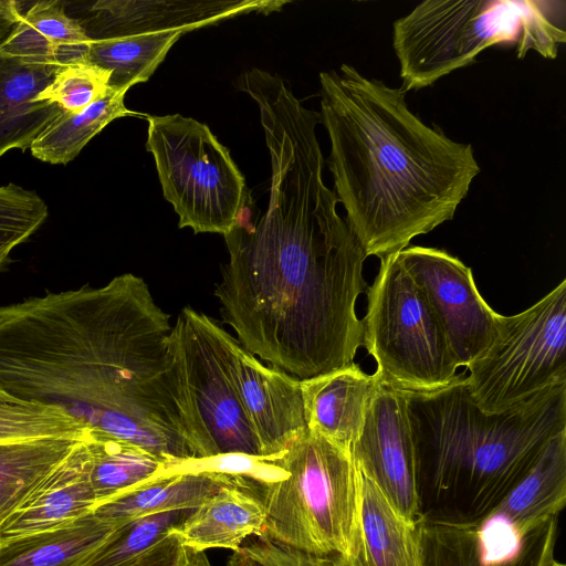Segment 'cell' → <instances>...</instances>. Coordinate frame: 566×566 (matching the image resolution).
Listing matches in <instances>:
<instances>
[{"mask_svg": "<svg viewBox=\"0 0 566 566\" xmlns=\"http://www.w3.org/2000/svg\"><path fill=\"white\" fill-rule=\"evenodd\" d=\"M363 346L376 361L380 385L428 395L458 381V366L424 291L396 252L380 260L366 290Z\"/></svg>", "mask_w": 566, "mask_h": 566, "instance_id": "cell-7", "label": "cell"}, {"mask_svg": "<svg viewBox=\"0 0 566 566\" xmlns=\"http://www.w3.org/2000/svg\"><path fill=\"white\" fill-rule=\"evenodd\" d=\"M227 566H347L340 555L318 556L303 553L264 537L233 552Z\"/></svg>", "mask_w": 566, "mask_h": 566, "instance_id": "cell-32", "label": "cell"}, {"mask_svg": "<svg viewBox=\"0 0 566 566\" xmlns=\"http://www.w3.org/2000/svg\"><path fill=\"white\" fill-rule=\"evenodd\" d=\"M398 253L424 291L457 366L468 367L493 342L500 314L481 296L471 268L446 250L408 245Z\"/></svg>", "mask_w": 566, "mask_h": 566, "instance_id": "cell-12", "label": "cell"}, {"mask_svg": "<svg viewBox=\"0 0 566 566\" xmlns=\"http://www.w3.org/2000/svg\"><path fill=\"white\" fill-rule=\"evenodd\" d=\"M125 94L126 91L111 88L103 98L80 113L64 111L33 142L30 147L32 156L41 161L65 165L112 120L125 116H142L125 106Z\"/></svg>", "mask_w": 566, "mask_h": 566, "instance_id": "cell-27", "label": "cell"}, {"mask_svg": "<svg viewBox=\"0 0 566 566\" xmlns=\"http://www.w3.org/2000/svg\"><path fill=\"white\" fill-rule=\"evenodd\" d=\"M334 193L366 256L380 260L452 220L480 174L471 144L418 117L401 87L342 64L322 72Z\"/></svg>", "mask_w": 566, "mask_h": 566, "instance_id": "cell-3", "label": "cell"}, {"mask_svg": "<svg viewBox=\"0 0 566 566\" xmlns=\"http://www.w3.org/2000/svg\"><path fill=\"white\" fill-rule=\"evenodd\" d=\"M216 319L185 306L169 335L177 401L195 460L262 459L261 447L227 369Z\"/></svg>", "mask_w": 566, "mask_h": 566, "instance_id": "cell-9", "label": "cell"}, {"mask_svg": "<svg viewBox=\"0 0 566 566\" xmlns=\"http://www.w3.org/2000/svg\"><path fill=\"white\" fill-rule=\"evenodd\" d=\"M350 455L397 513L416 525V461L407 394L380 385Z\"/></svg>", "mask_w": 566, "mask_h": 566, "instance_id": "cell-15", "label": "cell"}, {"mask_svg": "<svg viewBox=\"0 0 566 566\" xmlns=\"http://www.w3.org/2000/svg\"><path fill=\"white\" fill-rule=\"evenodd\" d=\"M87 427L63 409L13 398L0 390V442L46 437L82 438Z\"/></svg>", "mask_w": 566, "mask_h": 566, "instance_id": "cell-29", "label": "cell"}, {"mask_svg": "<svg viewBox=\"0 0 566 566\" xmlns=\"http://www.w3.org/2000/svg\"><path fill=\"white\" fill-rule=\"evenodd\" d=\"M191 510L159 512L119 525L78 566H126L178 526Z\"/></svg>", "mask_w": 566, "mask_h": 566, "instance_id": "cell-28", "label": "cell"}, {"mask_svg": "<svg viewBox=\"0 0 566 566\" xmlns=\"http://www.w3.org/2000/svg\"><path fill=\"white\" fill-rule=\"evenodd\" d=\"M45 201L33 190L15 184L0 186V272L11 253L45 222Z\"/></svg>", "mask_w": 566, "mask_h": 566, "instance_id": "cell-30", "label": "cell"}, {"mask_svg": "<svg viewBox=\"0 0 566 566\" xmlns=\"http://www.w3.org/2000/svg\"><path fill=\"white\" fill-rule=\"evenodd\" d=\"M169 318L132 273L0 305V390L171 463L192 461Z\"/></svg>", "mask_w": 566, "mask_h": 566, "instance_id": "cell-2", "label": "cell"}, {"mask_svg": "<svg viewBox=\"0 0 566 566\" xmlns=\"http://www.w3.org/2000/svg\"><path fill=\"white\" fill-rule=\"evenodd\" d=\"M271 159L268 208L248 190L224 234L229 261L214 295L239 343L303 380L352 365L363 346L356 313L366 254L323 178L319 113L289 88L260 94Z\"/></svg>", "mask_w": 566, "mask_h": 566, "instance_id": "cell-1", "label": "cell"}, {"mask_svg": "<svg viewBox=\"0 0 566 566\" xmlns=\"http://www.w3.org/2000/svg\"><path fill=\"white\" fill-rule=\"evenodd\" d=\"M214 333L262 459L277 458L307 431L301 380L264 365L217 321Z\"/></svg>", "mask_w": 566, "mask_h": 566, "instance_id": "cell-14", "label": "cell"}, {"mask_svg": "<svg viewBox=\"0 0 566 566\" xmlns=\"http://www.w3.org/2000/svg\"><path fill=\"white\" fill-rule=\"evenodd\" d=\"M548 566H565V564H563L556 559H553V562Z\"/></svg>", "mask_w": 566, "mask_h": 566, "instance_id": "cell-35", "label": "cell"}, {"mask_svg": "<svg viewBox=\"0 0 566 566\" xmlns=\"http://www.w3.org/2000/svg\"><path fill=\"white\" fill-rule=\"evenodd\" d=\"M407 397L418 520L454 525L485 521L546 442L566 430V385L496 415L473 403L464 377L437 392Z\"/></svg>", "mask_w": 566, "mask_h": 566, "instance_id": "cell-4", "label": "cell"}, {"mask_svg": "<svg viewBox=\"0 0 566 566\" xmlns=\"http://www.w3.org/2000/svg\"><path fill=\"white\" fill-rule=\"evenodd\" d=\"M21 3L11 0H0V43L7 39L21 20L23 12Z\"/></svg>", "mask_w": 566, "mask_h": 566, "instance_id": "cell-34", "label": "cell"}, {"mask_svg": "<svg viewBox=\"0 0 566 566\" xmlns=\"http://www.w3.org/2000/svg\"><path fill=\"white\" fill-rule=\"evenodd\" d=\"M85 443L90 453V481L97 505L165 475L178 464L101 432L88 430Z\"/></svg>", "mask_w": 566, "mask_h": 566, "instance_id": "cell-25", "label": "cell"}, {"mask_svg": "<svg viewBox=\"0 0 566 566\" xmlns=\"http://www.w3.org/2000/svg\"><path fill=\"white\" fill-rule=\"evenodd\" d=\"M85 438L1 523L0 542L59 527L93 512L97 502Z\"/></svg>", "mask_w": 566, "mask_h": 566, "instance_id": "cell-17", "label": "cell"}, {"mask_svg": "<svg viewBox=\"0 0 566 566\" xmlns=\"http://www.w3.org/2000/svg\"><path fill=\"white\" fill-rule=\"evenodd\" d=\"M67 64L0 53V157L8 150L22 151L64 109L52 102H39V94Z\"/></svg>", "mask_w": 566, "mask_h": 566, "instance_id": "cell-16", "label": "cell"}, {"mask_svg": "<svg viewBox=\"0 0 566 566\" xmlns=\"http://www.w3.org/2000/svg\"><path fill=\"white\" fill-rule=\"evenodd\" d=\"M283 0H103L75 19L90 39L84 62L111 73L109 87L128 91L149 80L187 32L247 13L268 14Z\"/></svg>", "mask_w": 566, "mask_h": 566, "instance_id": "cell-8", "label": "cell"}, {"mask_svg": "<svg viewBox=\"0 0 566 566\" xmlns=\"http://www.w3.org/2000/svg\"><path fill=\"white\" fill-rule=\"evenodd\" d=\"M146 148L154 156L164 197L179 228L227 234L248 192L228 148L210 128L180 114L147 116Z\"/></svg>", "mask_w": 566, "mask_h": 566, "instance_id": "cell-11", "label": "cell"}, {"mask_svg": "<svg viewBox=\"0 0 566 566\" xmlns=\"http://www.w3.org/2000/svg\"><path fill=\"white\" fill-rule=\"evenodd\" d=\"M565 1L426 0L392 28L401 88L419 91L495 45L555 59L565 43Z\"/></svg>", "mask_w": 566, "mask_h": 566, "instance_id": "cell-5", "label": "cell"}, {"mask_svg": "<svg viewBox=\"0 0 566 566\" xmlns=\"http://www.w3.org/2000/svg\"><path fill=\"white\" fill-rule=\"evenodd\" d=\"M85 437L0 442V525Z\"/></svg>", "mask_w": 566, "mask_h": 566, "instance_id": "cell-26", "label": "cell"}, {"mask_svg": "<svg viewBox=\"0 0 566 566\" xmlns=\"http://www.w3.org/2000/svg\"><path fill=\"white\" fill-rule=\"evenodd\" d=\"M379 387L356 363L301 380L307 429L350 451Z\"/></svg>", "mask_w": 566, "mask_h": 566, "instance_id": "cell-18", "label": "cell"}, {"mask_svg": "<svg viewBox=\"0 0 566 566\" xmlns=\"http://www.w3.org/2000/svg\"><path fill=\"white\" fill-rule=\"evenodd\" d=\"M467 368L469 396L488 415L566 385V280L527 310L500 314L493 342Z\"/></svg>", "mask_w": 566, "mask_h": 566, "instance_id": "cell-10", "label": "cell"}, {"mask_svg": "<svg viewBox=\"0 0 566 566\" xmlns=\"http://www.w3.org/2000/svg\"><path fill=\"white\" fill-rule=\"evenodd\" d=\"M356 468V467H355ZM357 503L344 559L347 566H419L415 526L356 468Z\"/></svg>", "mask_w": 566, "mask_h": 566, "instance_id": "cell-19", "label": "cell"}, {"mask_svg": "<svg viewBox=\"0 0 566 566\" xmlns=\"http://www.w3.org/2000/svg\"><path fill=\"white\" fill-rule=\"evenodd\" d=\"M126 566H212L205 552L181 543L169 532Z\"/></svg>", "mask_w": 566, "mask_h": 566, "instance_id": "cell-33", "label": "cell"}, {"mask_svg": "<svg viewBox=\"0 0 566 566\" xmlns=\"http://www.w3.org/2000/svg\"><path fill=\"white\" fill-rule=\"evenodd\" d=\"M566 503V430L552 437L536 461L492 515H501L520 533L552 516Z\"/></svg>", "mask_w": 566, "mask_h": 566, "instance_id": "cell-22", "label": "cell"}, {"mask_svg": "<svg viewBox=\"0 0 566 566\" xmlns=\"http://www.w3.org/2000/svg\"><path fill=\"white\" fill-rule=\"evenodd\" d=\"M240 478L210 470L166 474L97 505L93 513L117 527L159 512L195 509L219 489Z\"/></svg>", "mask_w": 566, "mask_h": 566, "instance_id": "cell-21", "label": "cell"}, {"mask_svg": "<svg viewBox=\"0 0 566 566\" xmlns=\"http://www.w3.org/2000/svg\"><path fill=\"white\" fill-rule=\"evenodd\" d=\"M90 42L63 2L39 1L0 43V53L72 64L84 60Z\"/></svg>", "mask_w": 566, "mask_h": 566, "instance_id": "cell-23", "label": "cell"}, {"mask_svg": "<svg viewBox=\"0 0 566 566\" xmlns=\"http://www.w3.org/2000/svg\"><path fill=\"white\" fill-rule=\"evenodd\" d=\"M265 510L255 482L241 476L237 482L222 486L170 532L191 548H227L239 551L243 541L254 535L261 537Z\"/></svg>", "mask_w": 566, "mask_h": 566, "instance_id": "cell-20", "label": "cell"}, {"mask_svg": "<svg viewBox=\"0 0 566 566\" xmlns=\"http://www.w3.org/2000/svg\"><path fill=\"white\" fill-rule=\"evenodd\" d=\"M286 476L256 483L264 510V537L318 556H345L357 503L350 451L307 431L271 459Z\"/></svg>", "mask_w": 566, "mask_h": 566, "instance_id": "cell-6", "label": "cell"}, {"mask_svg": "<svg viewBox=\"0 0 566 566\" xmlns=\"http://www.w3.org/2000/svg\"><path fill=\"white\" fill-rule=\"evenodd\" d=\"M115 528L91 512L59 527L0 542V566H78Z\"/></svg>", "mask_w": 566, "mask_h": 566, "instance_id": "cell-24", "label": "cell"}, {"mask_svg": "<svg viewBox=\"0 0 566 566\" xmlns=\"http://www.w3.org/2000/svg\"><path fill=\"white\" fill-rule=\"evenodd\" d=\"M109 77L108 71L84 61L67 64L39 94L38 101L55 103L65 112L76 114L109 92Z\"/></svg>", "mask_w": 566, "mask_h": 566, "instance_id": "cell-31", "label": "cell"}, {"mask_svg": "<svg viewBox=\"0 0 566 566\" xmlns=\"http://www.w3.org/2000/svg\"><path fill=\"white\" fill-rule=\"evenodd\" d=\"M558 516L523 535L501 515L479 524L454 525L423 520L415 532L419 566H548L554 558Z\"/></svg>", "mask_w": 566, "mask_h": 566, "instance_id": "cell-13", "label": "cell"}]
</instances>
